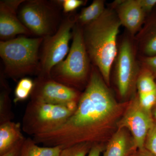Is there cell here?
Masks as SVG:
<instances>
[{"label": "cell", "instance_id": "26", "mask_svg": "<svg viewBox=\"0 0 156 156\" xmlns=\"http://www.w3.org/2000/svg\"><path fill=\"white\" fill-rule=\"evenodd\" d=\"M138 2L145 14L151 11L156 5V0H138Z\"/></svg>", "mask_w": 156, "mask_h": 156}, {"label": "cell", "instance_id": "2", "mask_svg": "<svg viewBox=\"0 0 156 156\" xmlns=\"http://www.w3.org/2000/svg\"><path fill=\"white\" fill-rule=\"evenodd\" d=\"M122 26L113 9H105L97 20L83 27L84 43L92 65L107 85L118 53L117 38Z\"/></svg>", "mask_w": 156, "mask_h": 156}, {"label": "cell", "instance_id": "9", "mask_svg": "<svg viewBox=\"0 0 156 156\" xmlns=\"http://www.w3.org/2000/svg\"><path fill=\"white\" fill-rule=\"evenodd\" d=\"M30 95L31 100L76 108L81 94L77 89L54 80L38 76Z\"/></svg>", "mask_w": 156, "mask_h": 156}, {"label": "cell", "instance_id": "29", "mask_svg": "<svg viewBox=\"0 0 156 156\" xmlns=\"http://www.w3.org/2000/svg\"><path fill=\"white\" fill-rule=\"evenodd\" d=\"M132 156H154L145 148L142 150H138V151Z\"/></svg>", "mask_w": 156, "mask_h": 156}, {"label": "cell", "instance_id": "22", "mask_svg": "<svg viewBox=\"0 0 156 156\" xmlns=\"http://www.w3.org/2000/svg\"><path fill=\"white\" fill-rule=\"evenodd\" d=\"M138 102L139 105L143 109L148 112L151 113V110L156 104V91L144 94L138 95Z\"/></svg>", "mask_w": 156, "mask_h": 156}, {"label": "cell", "instance_id": "1", "mask_svg": "<svg viewBox=\"0 0 156 156\" xmlns=\"http://www.w3.org/2000/svg\"><path fill=\"white\" fill-rule=\"evenodd\" d=\"M107 85L99 70L92 65L89 82L75 111L58 129L33 136L35 142L64 149L99 139L102 126L117 108L116 102Z\"/></svg>", "mask_w": 156, "mask_h": 156}, {"label": "cell", "instance_id": "25", "mask_svg": "<svg viewBox=\"0 0 156 156\" xmlns=\"http://www.w3.org/2000/svg\"><path fill=\"white\" fill-rule=\"evenodd\" d=\"M140 61L141 67L148 70L153 75H156V56L149 57H143Z\"/></svg>", "mask_w": 156, "mask_h": 156}, {"label": "cell", "instance_id": "13", "mask_svg": "<svg viewBox=\"0 0 156 156\" xmlns=\"http://www.w3.org/2000/svg\"><path fill=\"white\" fill-rule=\"evenodd\" d=\"M20 123L9 121L0 124V155L11 149L25 138Z\"/></svg>", "mask_w": 156, "mask_h": 156}, {"label": "cell", "instance_id": "15", "mask_svg": "<svg viewBox=\"0 0 156 156\" xmlns=\"http://www.w3.org/2000/svg\"><path fill=\"white\" fill-rule=\"evenodd\" d=\"M141 29L138 34V48L144 57L156 56V22Z\"/></svg>", "mask_w": 156, "mask_h": 156}, {"label": "cell", "instance_id": "21", "mask_svg": "<svg viewBox=\"0 0 156 156\" xmlns=\"http://www.w3.org/2000/svg\"><path fill=\"white\" fill-rule=\"evenodd\" d=\"M92 145L90 143L77 144L62 149L58 156H86Z\"/></svg>", "mask_w": 156, "mask_h": 156}, {"label": "cell", "instance_id": "4", "mask_svg": "<svg viewBox=\"0 0 156 156\" xmlns=\"http://www.w3.org/2000/svg\"><path fill=\"white\" fill-rule=\"evenodd\" d=\"M73 41L66 58L51 71L54 80L77 89L89 82L92 65L84 43L83 28L76 23L73 29Z\"/></svg>", "mask_w": 156, "mask_h": 156}, {"label": "cell", "instance_id": "19", "mask_svg": "<svg viewBox=\"0 0 156 156\" xmlns=\"http://www.w3.org/2000/svg\"><path fill=\"white\" fill-rule=\"evenodd\" d=\"M1 87L2 90L0 95V124L11 121L13 119V113L11 109V104L9 97V91L7 89L5 83L1 79Z\"/></svg>", "mask_w": 156, "mask_h": 156}, {"label": "cell", "instance_id": "28", "mask_svg": "<svg viewBox=\"0 0 156 156\" xmlns=\"http://www.w3.org/2000/svg\"><path fill=\"white\" fill-rule=\"evenodd\" d=\"M102 151L101 146L98 144H93L87 156H100Z\"/></svg>", "mask_w": 156, "mask_h": 156}, {"label": "cell", "instance_id": "24", "mask_svg": "<svg viewBox=\"0 0 156 156\" xmlns=\"http://www.w3.org/2000/svg\"><path fill=\"white\" fill-rule=\"evenodd\" d=\"M57 1L65 13H71L79 7L83 5L87 2L83 0H60Z\"/></svg>", "mask_w": 156, "mask_h": 156}, {"label": "cell", "instance_id": "16", "mask_svg": "<svg viewBox=\"0 0 156 156\" xmlns=\"http://www.w3.org/2000/svg\"><path fill=\"white\" fill-rule=\"evenodd\" d=\"M62 149L59 146H39L28 137L25 138L18 156H58Z\"/></svg>", "mask_w": 156, "mask_h": 156}, {"label": "cell", "instance_id": "20", "mask_svg": "<svg viewBox=\"0 0 156 156\" xmlns=\"http://www.w3.org/2000/svg\"><path fill=\"white\" fill-rule=\"evenodd\" d=\"M34 83L31 79L25 77L20 80L14 91V102L22 101L30 96L34 89Z\"/></svg>", "mask_w": 156, "mask_h": 156}, {"label": "cell", "instance_id": "18", "mask_svg": "<svg viewBox=\"0 0 156 156\" xmlns=\"http://www.w3.org/2000/svg\"><path fill=\"white\" fill-rule=\"evenodd\" d=\"M136 86L138 95L155 92L156 83L153 74L146 69L141 67L136 80Z\"/></svg>", "mask_w": 156, "mask_h": 156}, {"label": "cell", "instance_id": "12", "mask_svg": "<svg viewBox=\"0 0 156 156\" xmlns=\"http://www.w3.org/2000/svg\"><path fill=\"white\" fill-rule=\"evenodd\" d=\"M112 6L121 25L126 27L132 36L141 30L146 14L138 0L116 1Z\"/></svg>", "mask_w": 156, "mask_h": 156}, {"label": "cell", "instance_id": "3", "mask_svg": "<svg viewBox=\"0 0 156 156\" xmlns=\"http://www.w3.org/2000/svg\"><path fill=\"white\" fill-rule=\"evenodd\" d=\"M43 41V37L23 35L1 41L0 56L6 75L16 80L27 75H37Z\"/></svg>", "mask_w": 156, "mask_h": 156}, {"label": "cell", "instance_id": "10", "mask_svg": "<svg viewBox=\"0 0 156 156\" xmlns=\"http://www.w3.org/2000/svg\"><path fill=\"white\" fill-rule=\"evenodd\" d=\"M154 122L151 113L143 109L136 98L131 102L118 125L119 128H126L131 131L135 147L142 150L145 148L146 139Z\"/></svg>", "mask_w": 156, "mask_h": 156}, {"label": "cell", "instance_id": "7", "mask_svg": "<svg viewBox=\"0 0 156 156\" xmlns=\"http://www.w3.org/2000/svg\"><path fill=\"white\" fill-rule=\"evenodd\" d=\"M76 22L77 15L70 13L63 19L56 33L44 38L38 76L50 77L53 68L63 60L69 52L70 40L73 38V29Z\"/></svg>", "mask_w": 156, "mask_h": 156}, {"label": "cell", "instance_id": "17", "mask_svg": "<svg viewBox=\"0 0 156 156\" xmlns=\"http://www.w3.org/2000/svg\"><path fill=\"white\" fill-rule=\"evenodd\" d=\"M105 1L94 0L88 7L82 9L77 15V22L79 25L83 27L94 22L99 18L105 10Z\"/></svg>", "mask_w": 156, "mask_h": 156}, {"label": "cell", "instance_id": "14", "mask_svg": "<svg viewBox=\"0 0 156 156\" xmlns=\"http://www.w3.org/2000/svg\"><path fill=\"white\" fill-rule=\"evenodd\" d=\"M134 147V141H131L126 129L119 128L109 141L103 156H127Z\"/></svg>", "mask_w": 156, "mask_h": 156}, {"label": "cell", "instance_id": "5", "mask_svg": "<svg viewBox=\"0 0 156 156\" xmlns=\"http://www.w3.org/2000/svg\"><path fill=\"white\" fill-rule=\"evenodd\" d=\"M58 1H24L20 6L18 16L34 36L38 37L56 33L63 19Z\"/></svg>", "mask_w": 156, "mask_h": 156}, {"label": "cell", "instance_id": "8", "mask_svg": "<svg viewBox=\"0 0 156 156\" xmlns=\"http://www.w3.org/2000/svg\"><path fill=\"white\" fill-rule=\"evenodd\" d=\"M136 48L131 38H123L119 47L115 61V75L118 92L127 97L132 91L139 75L140 67L136 58Z\"/></svg>", "mask_w": 156, "mask_h": 156}, {"label": "cell", "instance_id": "27", "mask_svg": "<svg viewBox=\"0 0 156 156\" xmlns=\"http://www.w3.org/2000/svg\"><path fill=\"white\" fill-rule=\"evenodd\" d=\"M25 138L17 143V144L11 148V149L1 156H18Z\"/></svg>", "mask_w": 156, "mask_h": 156}, {"label": "cell", "instance_id": "30", "mask_svg": "<svg viewBox=\"0 0 156 156\" xmlns=\"http://www.w3.org/2000/svg\"><path fill=\"white\" fill-rule=\"evenodd\" d=\"M153 115L154 118L156 120V107L154 108L153 112Z\"/></svg>", "mask_w": 156, "mask_h": 156}, {"label": "cell", "instance_id": "23", "mask_svg": "<svg viewBox=\"0 0 156 156\" xmlns=\"http://www.w3.org/2000/svg\"><path fill=\"white\" fill-rule=\"evenodd\" d=\"M144 148L153 155L156 156V123L155 122L148 133Z\"/></svg>", "mask_w": 156, "mask_h": 156}, {"label": "cell", "instance_id": "11", "mask_svg": "<svg viewBox=\"0 0 156 156\" xmlns=\"http://www.w3.org/2000/svg\"><path fill=\"white\" fill-rule=\"evenodd\" d=\"M24 0H2L0 2V38L5 41L17 35L34 36L18 16L20 6Z\"/></svg>", "mask_w": 156, "mask_h": 156}, {"label": "cell", "instance_id": "6", "mask_svg": "<svg viewBox=\"0 0 156 156\" xmlns=\"http://www.w3.org/2000/svg\"><path fill=\"white\" fill-rule=\"evenodd\" d=\"M76 108L30 100L23 118L22 131L33 136L55 131Z\"/></svg>", "mask_w": 156, "mask_h": 156}]
</instances>
